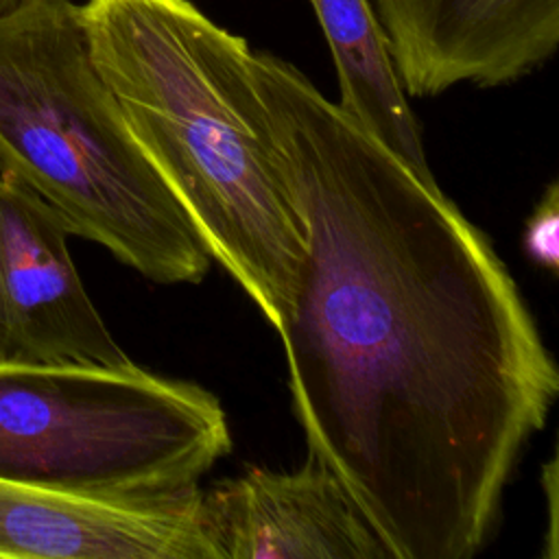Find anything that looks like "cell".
<instances>
[{
    "label": "cell",
    "mask_w": 559,
    "mask_h": 559,
    "mask_svg": "<svg viewBox=\"0 0 559 559\" xmlns=\"http://www.w3.org/2000/svg\"><path fill=\"white\" fill-rule=\"evenodd\" d=\"M216 559H389L341 483L312 456L293 472L249 467L201 489Z\"/></svg>",
    "instance_id": "52a82bcc"
},
{
    "label": "cell",
    "mask_w": 559,
    "mask_h": 559,
    "mask_svg": "<svg viewBox=\"0 0 559 559\" xmlns=\"http://www.w3.org/2000/svg\"><path fill=\"white\" fill-rule=\"evenodd\" d=\"M0 173L153 282L197 284L212 264L98 74L72 0L0 9Z\"/></svg>",
    "instance_id": "3957f363"
},
{
    "label": "cell",
    "mask_w": 559,
    "mask_h": 559,
    "mask_svg": "<svg viewBox=\"0 0 559 559\" xmlns=\"http://www.w3.org/2000/svg\"><path fill=\"white\" fill-rule=\"evenodd\" d=\"M524 251L533 264L557 273L559 266V186L552 181L524 227Z\"/></svg>",
    "instance_id": "30bf717a"
},
{
    "label": "cell",
    "mask_w": 559,
    "mask_h": 559,
    "mask_svg": "<svg viewBox=\"0 0 559 559\" xmlns=\"http://www.w3.org/2000/svg\"><path fill=\"white\" fill-rule=\"evenodd\" d=\"M406 96L496 87L559 46V0H371Z\"/></svg>",
    "instance_id": "8992f818"
},
{
    "label": "cell",
    "mask_w": 559,
    "mask_h": 559,
    "mask_svg": "<svg viewBox=\"0 0 559 559\" xmlns=\"http://www.w3.org/2000/svg\"><path fill=\"white\" fill-rule=\"evenodd\" d=\"M310 4L336 66L338 107L421 181L439 186L371 0H310Z\"/></svg>",
    "instance_id": "9c48e42d"
},
{
    "label": "cell",
    "mask_w": 559,
    "mask_h": 559,
    "mask_svg": "<svg viewBox=\"0 0 559 559\" xmlns=\"http://www.w3.org/2000/svg\"><path fill=\"white\" fill-rule=\"evenodd\" d=\"M63 218L0 173V367L131 362L87 295Z\"/></svg>",
    "instance_id": "5b68a950"
},
{
    "label": "cell",
    "mask_w": 559,
    "mask_h": 559,
    "mask_svg": "<svg viewBox=\"0 0 559 559\" xmlns=\"http://www.w3.org/2000/svg\"><path fill=\"white\" fill-rule=\"evenodd\" d=\"M231 450L218 397L135 362L2 365L0 478L100 498L199 487Z\"/></svg>",
    "instance_id": "277c9868"
},
{
    "label": "cell",
    "mask_w": 559,
    "mask_h": 559,
    "mask_svg": "<svg viewBox=\"0 0 559 559\" xmlns=\"http://www.w3.org/2000/svg\"><path fill=\"white\" fill-rule=\"evenodd\" d=\"M0 557L216 559L201 487L155 498H100L0 478Z\"/></svg>",
    "instance_id": "ba28073f"
},
{
    "label": "cell",
    "mask_w": 559,
    "mask_h": 559,
    "mask_svg": "<svg viewBox=\"0 0 559 559\" xmlns=\"http://www.w3.org/2000/svg\"><path fill=\"white\" fill-rule=\"evenodd\" d=\"M9 2H11V0H0V9H2V7H7Z\"/></svg>",
    "instance_id": "8fae6325"
},
{
    "label": "cell",
    "mask_w": 559,
    "mask_h": 559,
    "mask_svg": "<svg viewBox=\"0 0 559 559\" xmlns=\"http://www.w3.org/2000/svg\"><path fill=\"white\" fill-rule=\"evenodd\" d=\"M79 17L148 164L210 258L280 330L304 247L247 39L190 0H85Z\"/></svg>",
    "instance_id": "7a4b0ae2"
},
{
    "label": "cell",
    "mask_w": 559,
    "mask_h": 559,
    "mask_svg": "<svg viewBox=\"0 0 559 559\" xmlns=\"http://www.w3.org/2000/svg\"><path fill=\"white\" fill-rule=\"evenodd\" d=\"M301 262L277 334L308 456L389 559H469L559 371L491 240L293 63L251 50Z\"/></svg>",
    "instance_id": "6da1fadb"
}]
</instances>
